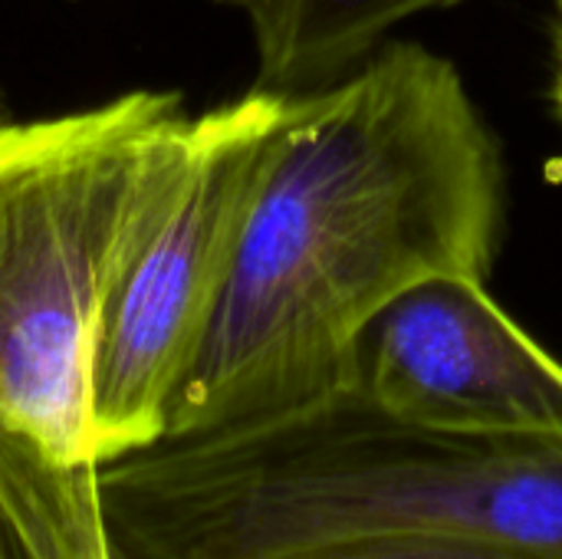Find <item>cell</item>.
<instances>
[{
  "label": "cell",
  "mask_w": 562,
  "mask_h": 559,
  "mask_svg": "<svg viewBox=\"0 0 562 559\" xmlns=\"http://www.w3.org/2000/svg\"><path fill=\"white\" fill-rule=\"evenodd\" d=\"M504 234L501 145L441 53L385 40L339 82L290 96L165 438L346 389L382 306L441 273L487 283Z\"/></svg>",
  "instance_id": "1"
},
{
  "label": "cell",
  "mask_w": 562,
  "mask_h": 559,
  "mask_svg": "<svg viewBox=\"0 0 562 559\" xmlns=\"http://www.w3.org/2000/svg\"><path fill=\"white\" fill-rule=\"evenodd\" d=\"M132 559H267L356 534H445L562 557V435L402 422L356 389L99 465Z\"/></svg>",
  "instance_id": "2"
},
{
  "label": "cell",
  "mask_w": 562,
  "mask_h": 559,
  "mask_svg": "<svg viewBox=\"0 0 562 559\" xmlns=\"http://www.w3.org/2000/svg\"><path fill=\"white\" fill-rule=\"evenodd\" d=\"M191 115L175 89L0 119V425L99 465L89 376L102 310L175 204Z\"/></svg>",
  "instance_id": "3"
},
{
  "label": "cell",
  "mask_w": 562,
  "mask_h": 559,
  "mask_svg": "<svg viewBox=\"0 0 562 559\" xmlns=\"http://www.w3.org/2000/svg\"><path fill=\"white\" fill-rule=\"evenodd\" d=\"M286 112L290 96L254 86L191 115L184 185L99 320L89 376L99 465L165 438L168 409L221 303Z\"/></svg>",
  "instance_id": "4"
},
{
  "label": "cell",
  "mask_w": 562,
  "mask_h": 559,
  "mask_svg": "<svg viewBox=\"0 0 562 559\" xmlns=\"http://www.w3.org/2000/svg\"><path fill=\"white\" fill-rule=\"evenodd\" d=\"M346 389L425 428L562 435V362L474 277H428L382 306Z\"/></svg>",
  "instance_id": "5"
},
{
  "label": "cell",
  "mask_w": 562,
  "mask_h": 559,
  "mask_svg": "<svg viewBox=\"0 0 562 559\" xmlns=\"http://www.w3.org/2000/svg\"><path fill=\"white\" fill-rule=\"evenodd\" d=\"M454 3L461 0H254L244 10L257 49L254 86L283 96L333 86L398 23Z\"/></svg>",
  "instance_id": "6"
},
{
  "label": "cell",
  "mask_w": 562,
  "mask_h": 559,
  "mask_svg": "<svg viewBox=\"0 0 562 559\" xmlns=\"http://www.w3.org/2000/svg\"><path fill=\"white\" fill-rule=\"evenodd\" d=\"M0 559H115L99 465H63L0 425Z\"/></svg>",
  "instance_id": "7"
},
{
  "label": "cell",
  "mask_w": 562,
  "mask_h": 559,
  "mask_svg": "<svg viewBox=\"0 0 562 559\" xmlns=\"http://www.w3.org/2000/svg\"><path fill=\"white\" fill-rule=\"evenodd\" d=\"M267 559H562L540 550L445 534H356L293 547Z\"/></svg>",
  "instance_id": "8"
},
{
  "label": "cell",
  "mask_w": 562,
  "mask_h": 559,
  "mask_svg": "<svg viewBox=\"0 0 562 559\" xmlns=\"http://www.w3.org/2000/svg\"><path fill=\"white\" fill-rule=\"evenodd\" d=\"M553 105L562 119V0H557V26H553Z\"/></svg>",
  "instance_id": "9"
},
{
  "label": "cell",
  "mask_w": 562,
  "mask_h": 559,
  "mask_svg": "<svg viewBox=\"0 0 562 559\" xmlns=\"http://www.w3.org/2000/svg\"><path fill=\"white\" fill-rule=\"evenodd\" d=\"M214 3H221V7H237V10H247L254 0H214Z\"/></svg>",
  "instance_id": "10"
},
{
  "label": "cell",
  "mask_w": 562,
  "mask_h": 559,
  "mask_svg": "<svg viewBox=\"0 0 562 559\" xmlns=\"http://www.w3.org/2000/svg\"><path fill=\"white\" fill-rule=\"evenodd\" d=\"M115 559H132V557H128V554H122V550L115 547Z\"/></svg>",
  "instance_id": "11"
}]
</instances>
